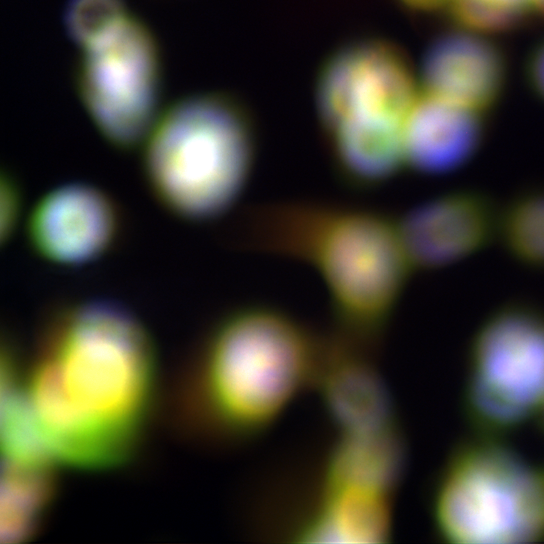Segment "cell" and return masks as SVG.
I'll return each instance as SVG.
<instances>
[{"label":"cell","mask_w":544,"mask_h":544,"mask_svg":"<svg viewBox=\"0 0 544 544\" xmlns=\"http://www.w3.org/2000/svg\"><path fill=\"white\" fill-rule=\"evenodd\" d=\"M248 117L234 100L219 95L186 98L165 112L154 127L145 163L166 206L200 219L230 205L252 163Z\"/></svg>","instance_id":"1"},{"label":"cell","mask_w":544,"mask_h":544,"mask_svg":"<svg viewBox=\"0 0 544 544\" xmlns=\"http://www.w3.org/2000/svg\"><path fill=\"white\" fill-rule=\"evenodd\" d=\"M304 344L296 322L280 310L250 306L214 326L204 379L207 415L231 433L269 423L303 376Z\"/></svg>","instance_id":"2"},{"label":"cell","mask_w":544,"mask_h":544,"mask_svg":"<svg viewBox=\"0 0 544 544\" xmlns=\"http://www.w3.org/2000/svg\"><path fill=\"white\" fill-rule=\"evenodd\" d=\"M435 515L452 542L511 543L537 537L544 510L538 472L502 447H460L439 484Z\"/></svg>","instance_id":"3"},{"label":"cell","mask_w":544,"mask_h":544,"mask_svg":"<svg viewBox=\"0 0 544 544\" xmlns=\"http://www.w3.org/2000/svg\"><path fill=\"white\" fill-rule=\"evenodd\" d=\"M54 346L65 389L83 413L110 427L137 419L151 368L150 341L140 323L112 314L75 319L60 329Z\"/></svg>","instance_id":"4"},{"label":"cell","mask_w":544,"mask_h":544,"mask_svg":"<svg viewBox=\"0 0 544 544\" xmlns=\"http://www.w3.org/2000/svg\"><path fill=\"white\" fill-rule=\"evenodd\" d=\"M313 265L328 288L334 319L361 329L387 323L411 266L398 231L366 212L340 217Z\"/></svg>","instance_id":"5"},{"label":"cell","mask_w":544,"mask_h":544,"mask_svg":"<svg viewBox=\"0 0 544 544\" xmlns=\"http://www.w3.org/2000/svg\"><path fill=\"white\" fill-rule=\"evenodd\" d=\"M86 44L81 75L94 116L112 143L135 145L150 130L157 107L155 41L143 24L126 17Z\"/></svg>","instance_id":"6"},{"label":"cell","mask_w":544,"mask_h":544,"mask_svg":"<svg viewBox=\"0 0 544 544\" xmlns=\"http://www.w3.org/2000/svg\"><path fill=\"white\" fill-rule=\"evenodd\" d=\"M471 378L532 407L544 397V315L511 304L484 323L472 344Z\"/></svg>","instance_id":"7"},{"label":"cell","mask_w":544,"mask_h":544,"mask_svg":"<svg viewBox=\"0 0 544 544\" xmlns=\"http://www.w3.org/2000/svg\"><path fill=\"white\" fill-rule=\"evenodd\" d=\"M118 214L113 200L98 188L67 184L35 202L27 218L26 235L32 248L47 258L85 262L111 245L118 227Z\"/></svg>","instance_id":"8"},{"label":"cell","mask_w":544,"mask_h":544,"mask_svg":"<svg viewBox=\"0 0 544 544\" xmlns=\"http://www.w3.org/2000/svg\"><path fill=\"white\" fill-rule=\"evenodd\" d=\"M494 206L483 195L458 193L412 212L398 230L411 266L440 267L484 246L495 226Z\"/></svg>","instance_id":"9"},{"label":"cell","mask_w":544,"mask_h":544,"mask_svg":"<svg viewBox=\"0 0 544 544\" xmlns=\"http://www.w3.org/2000/svg\"><path fill=\"white\" fill-rule=\"evenodd\" d=\"M406 57L386 41L369 39L350 55L341 80L345 121L371 120L400 124L414 97Z\"/></svg>","instance_id":"10"},{"label":"cell","mask_w":544,"mask_h":544,"mask_svg":"<svg viewBox=\"0 0 544 544\" xmlns=\"http://www.w3.org/2000/svg\"><path fill=\"white\" fill-rule=\"evenodd\" d=\"M507 64L488 41L463 34L436 40L424 61L423 79L431 97L460 106L483 107L501 94Z\"/></svg>","instance_id":"11"},{"label":"cell","mask_w":544,"mask_h":544,"mask_svg":"<svg viewBox=\"0 0 544 544\" xmlns=\"http://www.w3.org/2000/svg\"><path fill=\"white\" fill-rule=\"evenodd\" d=\"M403 132L412 164L427 172L454 169L474 153L481 138L479 121L460 106L432 97L408 114Z\"/></svg>","instance_id":"12"},{"label":"cell","mask_w":544,"mask_h":544,"mask_svg":"<svg viewBox=\"0 0 544 544\" xmlns=\"http://www.w3.org/2000/svg\"><path fill=\"white\" fill-rule=\"evenodd\" d=\"M399 126L357 120L334 129L335 164L340 178L348 183L363 185L393 173L405 151Z\"/></svg>","instance_id":"13"},{"label":"cell","mask_w":544,"mask_h":544,"mask_svg":"<svg viewBox=\"0 0 544 544\" xmlns=\"http://www.w3.org/2000/svg\"><path fill=\"white\" fill-rule=\"evenodd\" d=\"M325 396L333 418L353 434L376 433L394 426L386 390L367 368L337 365L326 384Z\"/></svg>","instance_id":"14"},{"label":"cell","mask_w":544,"mask_h":544,"mask_svg":"<svg viewBox=\"0 0 544 544\" xmlns=\"http://www.w3.org/2000/svg\"><path fill=\"white\" fill-rule=\"evenodd\" d=\"M330 490L325 513L317 523L321 540L376 543L386 539L384 490L354 485L331 486Z\"/></svg>","instance_id":"15"},{"label":"cell","mask_w":544,"mask_h":544,"mask_svg":"<svg viewBox=\"0 0 544 544\" xmlns=\"http://www.w3.org/2000/svg\"><path fill=\"white\" fill-rule=\"evenodd\" d=\"M1 494V536L9 543L28 539L52 494L49 467L5 462Z\"/></svg>","instance_id":"16"},{"label":"cell","mask_w":544,"mask_h":544,"mask_svg":"<svg viewBox=\"0 0 544 544\" xmlns=\"http://www.w3.org/2000/svg\"><path fill=\"white\" fill-rule=\"evenodd\" d=\"M395 429L352 434L338 448L331 464L330 483L385 490L395 480L401 463Z\"/></svg>","instance_id":"17"},{"label":"cell","mask_w":544,"mask_h":544,"mask_svg":"<svg viewBox=\"0 0 544 544\" xmlns=\"http://www.w3.org/2000/svg\"><path fill=\"white\" fill-rule=\"evenodd\" d=\"M30 401L47 441L59 444L82 433L88 418L70 397L58 363L41 366L33 379Z\"/></svg>","instance_id":"18"},{"label":"cell","mask_w":544,"mask_h":544,"mask_svg":"<svg viewBox=\"0 0 544 544\" xmlns=\"http://www.w3.org/2000/svg\"><path fill=\"white\" fill-rule=\"evenodd\" d=\"M504 244L517 259L544 267V188L521 191L508 203L500 220Z\"/></svg>","instance_id":"19"},{"label":"cell","mask_w":544,"mask_h":544,"mask_svg":"<svg viewBox=\"0 0 544 544\" xmlns=\"http://www.w3.org/2000/svg\"><path fill=\"white\" fill-rule=\"evenodd\" d=\"M1 402V440L5 459L26 463L44 462L43 442L30 401L16 393L4 394Z\"/></svg>","instance_id":"20"},{"label":"cell","mask_w":544,"mask_h":544,"mask_svg":"<svg viewBox=\"0 0 544 544\" xmlns=\"http://www.w3.org/2000/svg\"><path fill=\"white\" fill-rule=\"evenodd\" d=\"M123 8L120 0H74L68 12L69 29L86 42L124 17Z\"/></svg>","instance_id":"21"},{"label":"cell","mask_w":544,"mask_h":544,"mask_svg":"<svg viewBox=\"0 0 544 544\" xmlns=\"http://www.w3.org/2000/svg\"><path fill=\"white\" fill-rule=\"evenodd\" d=\"M0 235L6 242L16 230L24 204V192L16 176L2 169L1 173Z\"/></svg>","instance_id":"22"},{"label":"cell","mask_w":544,"mask_h":544,"mask_svg":"<svg viewBox=\"0 0 544 544\" xmlns=\"http://www.w3.org/2000/svg\"><path fill=\"white\" fill-rule=\"evenodd\" d=\"M526 81L532 91L544 100V42L537 46L524 64Z\"/></svg>","instance_id":"23"},{"label":"cell","mask_w":544,"mask_h":544,"mask_svg":"<svg viewBox=\"0 0 544 544\" xmlns=\"http://www.w3.org/2000/svg\"><path fill=\"white\" fill-rule=\"evenodd\" d=\"M488 5L507 10L525 9L530 0H478Z\"/></svg>","instance_id":"24"},{"label":"cell","mask_w":544,"mask_h":544,"mask_svg":"<svg viewBox=\"0 0 544 544\" xmlns=\"http://www.w3.org/2000/svg\"><path fill=\"white\" fill-rule=\"evenodd\" d=\"M407 7L422 11H428L439 8L447 0H399Z\"/></svg>","instance_id":"25"},{"label":"cell","mask_w":544,"mask_h":544,"mask_svg":"<svg viewBox=\"0 0 544 544\" xmlns=\"http://www.w3.org/2000/svg\"><path fill=\"white\" fill-rule=\"evenodd\" d=\"M532 4H534L541 11L544 12V0H533Z\"/></svg>","instance_id":"26"},{"label":"cell","mask_w":544,"mask_h":544,"mask_svg":"<svg viewBox=\"0 0 544 544\" xmlns=\"http://www.w3.org/2000/svg\"><path fill=\"white\" fill-rule=\"evenodd\" d=\"M541 412V413L540 415V421L541 424L544 427V404L543 405L542 411Z\"/></svg>","instance_id":"27"}]
</instances>
